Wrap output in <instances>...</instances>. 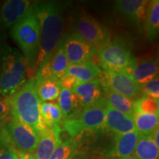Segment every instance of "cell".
<instances>
[{"instance_id": "cell-35", "label": "cell", "mask_w": 159, "mask_h": 159, "mask_svg": "<svg viewBox=\"0 0 159 159\" xmlns=\"http://www.w3.org/2000/svg\"><path fill=\"white\" fill-rule=\"evenodd\" d=\"M116 159H137V158H135V157L133 156H130L124 157V158H116Z\"/></svg>"}, {"instance_id": "cell-28", "label": "cell", "mask_w": 159, "mask_h": 159, "mask_svg": "<svg viewBox=\"0 0 159 159\" xmlns=\"http://www.w3.org/2000/svg\"><path fill=\"white\" fill-rule=\"evenodd\" d=\"M76 143L73 139L61 142L49 159H71L76 150Z\"/></svg>"}, {"instance_id": "cell-3", "label": "cell", "mask_w": 159, "mask_h": 159, "mask_svg": "<svg viewBox=\"0 0 159 159\" xmlns=\"http://www.w3.org/2000/svg\"><path fill=\"white\" fill-rule=\"evenodd\" d=\"M29 66L22 55L5 44L0 50V95L9 97L27 80Z\"/></svg>"}, {"instance_id": "cell-21", "label": "cell", "mask_w": 159, "mask_h": 159, "mask_svg": "<svg viewBox=\"0 0 159 159\" xmlns=\"http://www.w3.org/2000/svg\"><path fill=\"white\" fill-rule=\"evenodd\" d=\"M66 74L75 77L79 83H84L98 79L102 72L96 63L89 61L80 64H69Z\"/></svg>"}, {"instance_id": "cell-6", "label": "cell", "mask_w": 159, "mask_h": 159, "mask_svg": "<svg viewBox=\"0 0 159 159\" xmlns=\"http://www.w3.org/2000/svg\"><path fill=\"white\" fill-rule=\"evenodd\" d=\"M108 102L103 98L96 104L83 108L77 119H66L63 128L72 137L78 136L84 130H97L104 125Z\"/></svg>"}, {"instance_id": "cell-2", "label": "cell", "mask_w": 159, "mask_h": 159, "mask_svg": "<svg viewBox=\"0 0 159 159\" xmlns=\"http://www.w3.org/2000/svg\"><path fill=\"white\" fill-rule=\"evenodd\" d=\"M8 99L11 116L29 126L38 134L47 128L40 113L41 101L37 94L35 77L27 79Z\"/></svg>"}, {"instance_id": "cell-26", "label": "cell", "mask_w": 159, "mask_h": 159, "mask_svg": "<svg viewBox=\"0 0 159 159\" xmlns=\"http://www.w3.org/2000/svg\"><path fill=\"white\" fill-rule=\"evenodd\" d=\"M40 113L43 122L47 126L59 125L63 114L57 103L55 102H43L40 104Z\"/></svg>"}, {"instance_id": "cell-33", "label": "cell", "mask_w": 159, "mask_h": 159, "mask_svg": "<svg viewBox=\"0 0 159 159\" xmlns=\"http://www.w3.org/2000/svg\"><path fill=\"white\" fill-rule=\"evenodd\" d=\"M19 159H38L35 156L34 154L32 153H21V152H17Z\"/></svg>"}, {"instance_id": "cell-11", "label": "cell", "mask_w": 159, "mask_h": 159, "mask_svg": "<svg viewBox=\"0 0 159 159\" xmlns=\"http://www.w3.org/2000/svg\"><path fill=\"white\" fill-rule=\"evenodd\" d=\"M33 5L28 0H8L0 7V27H12L25 16Z\"/></svg>"}, {"instance_id": "cell-9", "label": "cell", "mask_w": 159, "mask_h": 159, "mask_svg": "<svg viewBox=\"0 0 159 159\" xmlns=\"http://www.w3.org/2000/svg\"><path fill=\"white\" fill-rule=\"evenodd\" d=\"M100 77L102 86L128 98H133L141 91V85L125 71L105 70Z\"/></svg>"}, {"instance_id": "cell-1", "label": "cell", "mask_w": 159, "mask_h": 159, "mask_svg": "<svg viewBox=\"0 0 159 159\" xmlns=\"http://www.w3.org/2000/svg\"><path fill=\"white\" fill-rule=\"evenodd\" d=\"M39 25V46L36 60L38 69L44 67L56 50L63 28L62 6L56 2L34 3Z\"/></svg>"}, {"instance_id": "cell-32", "label": "cell", "mask_w": 159, "mask_h": 159, "mask_svg": "<svg viewBox=\"0 0 159 159\" xmlns=\"http://www.w3.org/2000/svg\"><path fill=\"white\" fill-rule=\"evenodd\" d=\"M59 82L61 85V88L66 89H71V90L74 89L79 83H80L75 77H73L72 76H71V75L68 74L64 75L62 78L60 79Z\"/></svg>"}, {"instance_id": "cell-34", "label": "cell", "mask_w": 159, "mask_h": 159, "mask_svg": "<svg viewBox=\"0 0 159 159\" xmlns=\"http://www.w3.org/2000/svg\"><path fill=\"white\" fill-rule=\"evenodd\" d=\"M158 136H159V129L157 128L156 131L152 134V136H151V137H152V140H153V142H155V144H156V146H158L159 148V139H158Z\"/></svg>"}, {"instance_id": "cell-24", "label": "cell", "mask_w": 159, "mask_h": 159, "mask_svg": "<svg viewBox=\"0 0 159 159\" xmlns=\"http://www.w3.org/2000/svg\"><path fill=\"white\" fill-rule=\"evenodd\" d=\"M102 89L109 105L119 112L129 116H133L134 113V102L131 100V99L117 94L106 87L102 86Z\"/></svg>"}, {"instance_id": "cell-31", "label": "cell", "mask_w": 159, "mask_h": 159, "mask_svg": "<svg viewBox=\"0 0 159 159\" xmlns=\"http://www.w3.org/2000/svg\"><path fill=\"white\" fill-rule=\"evenodd\" d=\"M0 159H19L17 152L9 144L0 142Z\"/></svg>"}, {"instance_id": "cell-19", "label": "cell", "mask_w": 159, "mask_h": 159, "mask_svg": "<svg viewBox=\"0 0 159 159\" xmlns=\"http://www.w3.org/2000/svg\"><path fill=\"white\" fill-rule=\"evenodd\" d=\"M35 80L37 94L41 102H52L58 99L61 90L58 80L52 77H35Z\"/></svg>"}, {"instance_id": "cell-36", "label": "cell", "mask_w": 159, "mask_h": 159, "mask_svg": "<svg viewBox=\"0 0 159 159\" xmlns=\"http://www.w3.org/2000/svg\"><path fill=\"white\" fill-rule=\"evenodd\" d=\"M93 159H95V158H93Z\"/></svg>"}, {"instance_id": "cell-14", "label": "cell", "mask_w": 159, "mask_h": 159, "mask_svg": "<svg viewBox=\"0 0 159 159\" xmlns=\"http://www.w3.org/2000/svg\"><path fill=\"white\" fill-rule=\"evenodd\" d=\"M103 127L107 130L116 135L127 134L136 130L133 116L119 112L109 105L108 103Z\"/></svg>"}, {"instance_id": "cell-22", "label": "cell", "mask_w": 159, "mask_h": 159, "mask_svg": "<svg viewBox=\"0 0 159 159\" xmlns=\"http://www.w3.org/2000/svg\"><path fill=\"white\" fill-rule=\"evenodd\" d=\"M144 30L147 36L152 41L158 37L159 32V1H149L144 19Z\"/></svg>"}, {"instance_id": "cell-27", "label": "cell", "mask_w": 159, "mask_h": 159, "mask_svg": "<svg viewBox=\"0 0 159 159\" xmlns=\"http://www.w3.org/2000/svg\"><path fill=\"white\" fill-rule=\"evenodd\" d=\"M134 112L158 115V99L143 96L134 102Z\"/></svg>"}, {"instance_id": "cell-8", "label": "cell", "mask_w": 159, "mask_h": 159, "mask_svg": "<svg viewBox=\"0 0 159 159\" xmlns=\"http://www.w3.org/2000/svg\"><path fill=\"white\" fill-rule=\"evenodd\" d=\"M75 29V33L89 44L94 47L97 51L111 41L110 33L106 27L86 14H83L77 18Z\"/></svg>"}, {"instance_id": "cell-13", "label": "cell", "mask_w": 159, "mask_h": 159, "mask_svg": "<svg viewBox=\"0 0 159 159\" xmlns=\"http://www.w3.org/2000/svg\"><path fill=\"white\" fill-rule=\"evenodd\" d=\"M69 66V62L65 54L61 39L49 63L43 68L38 69L36 77H52L59 80L66 75Z\"/></svg>"}, {"instance_id": "cell-17", "label": "cell", "mask_w": 159, "mask_h": 159, "mask_svg": "<svg viewBox=\"0 0 159 159\" xmlns=\"http://www.w3.org/2000/svg\"><path fill=\"white\" fill-rule=\"evenodd\" d=\"M71 90L76 94L83 108L96 104L104 98L99 79L79 83Z\"/></svg>"}, {"instance_id": "cell-30", "label": "cell", "mask_w": 159, "mask_h": 159, "mask_svg": "<svg viewBox=\"0 0 159 159\" xmlns=\"http://www.w3.org/2000/svg\"><path fill=\"white\" fill-rule=\"evenodd\" d=\"M11 115L8 97H5L0 95V123L7 120Z\"/></svg>"}, {"instance_id": "cell-5", "label": "cell", "mask_w": 159, "mask_h": 159, "mask_svg": "<svg viewBox=\"0 0 159 159\" xmlns=\"http://www.w3.org/2000/svg\"><path fill=\"white\" fill-rule=\"evenodd\" d=\"M0 142L9 144L16 152L34 153L39 134L29 126L11 116L0 123Z\"/></svg>"}, {"instance_id": "cell-10", "label": "cell", "mask_w": 159, "mask_h": 159, "mask_svg": "<svg viewBox=\"0 0 159 159\" xmlns=\"http://www.w3.org/2000/svg\"><path fill=\"white\" fill-rule=\"evenodd\" d=\"M63 49L69 64H80L91 61L97 49L76 33L67 34L62 39Z\"/></svg>"}, {"instance_id": "cell-20", "label": "cell", "mask_w": 159, "mask_h": 159, "mask_svg": "<svg viewBox=\"0 0 159 159\" xmlns=\"http://www.w3.org/2000/svg\"><path fill=\"white\" fill-rule=\"evenodd\" d=\"M139 133L136 130L124 134L116 135L114 148L111 151L116 158L132 156L138 141Z\"/></svg>"}, {"instance_id": "cell-12", "label": "cell", "mask_w": 159, "mask_h": 159, "mask_svg": "<svg viewBox=\"0 0 159 159\" xmlns=\"http://www.w3.org/2000/svg\"><path fill=\"white\" fill-rule=\"evenodd\" d=\"M60 125L47 126L39 134V142L34 155L38 159H49L57 147L61 144Z\"/></svg>"}, {"instance_id": "cell-4", "label": "cell", "mask_w": 159, "mask_h": 159, "mask_svg": "<svg viewBox=\"0 0 159 159\" xmlns=\"http://www.w3.org/2000/svg\"><path fill=\"white\" fill-rule=\"evenodd\" d=\"M11 35L22 52L28 66H35L39 52V25L34 3L27 13L11 27Z\"/></svg>"}, {"instance_id": "cell-7", "label": "cell", "mask_w": 159, "mask_h": 159, "mask_svg": "<svg viewBox=\"0 0 159 159\" xmlns=\"http://www.w3.org/2000/svg\"><path fill=\"white\" fill-rule=\"evenodd\" d=\"M97 53L105 70L126 71L136 61L128 45L119 39L110 41Z\"/></svg>"}, {"instance_id": "cell-29", "label": "cell", "mask_w": 159, "mask_h": 159, "mask_svg": "<svg viewBox=\"0 0 159 159\" xmlns=\"http://www.w3.org/2000/svg\"><path fill=\"white\" fill-rule=\"evenodd\" d=\"M141 91L152 98L158 99H159V80L158 77H156L152 80L144 83L141 85Z\"/></svg>"}, {"instance_id": "cell-25", "label": "cell", "mask_w": 159, "mask_h": 159, "mask_svg": "<svg viewBox=\"0 0 159 159\" xmlns=\"http://www.w3.org/2000/svg\"><path fill=\"white\" fill-rule=\"evenodd\" d=\"M133 118L136 130L143 136H151L158 128V115L134 112Z\"/></svg>"}, {"instance_id": "cell-16", "label": "cell", "mask_w": 159, "mask_h": 159, "mask_svg": "<svg viewBox=\"0 0 159 159\" xmlns=\"http://www.w3.org/2000/svg\"><path fill=\"white\" fill-rule=\"evenodd\" d=\"M125 71L130 75L139 85H142L158 77V61L152 57L136 61L130 68Z\"/></svg>"}, {"instance_id": "cell-23", "label": "cell", "mask_w": 159, "mask_h": 159, "mask_svg": "<svg viewBox=\"0 0 159 159\" xmlns=\"http://www.w3.org/2000/svg\"><path fill=\"white\" fill-rule=\"evenodd\" d=\"M133 154L137 159H158L159 148L155 144L152 137L139 134L138 141Z\"/></svg>"}, {"instance_id": "cell-18", "label": "cell", "mask_w": 159, "mask_h": 159, "mask_svg": "<svg viewBox=\"0 0 159 159\" xmlns=\"http://www.w3.org/2000/svg\"><path fill=\"white\" fill-rule=\"evenodd\" d=\"M57 104L61 108L63 116L67 119L78 118L83 110L79 99L71 89L61 88Z\"/></svg>"}, {"instance_id": "cell-15", "label": "cell", "mask_w": 159, "mask_h": 159, "mask_svg": "<svg viewBox=\"0 0 159 159\" xmlns=\"http://www.w3.org/2000/svg\"><path fill=\"white\" fill-rule=\"evenodd\" d=\"M148 3L147 0H119L115 7L129 21L140 27L144 22Z\"/></svg>"}]
</instances>
